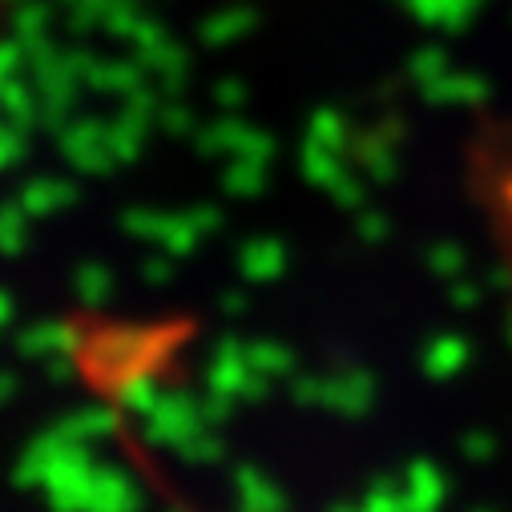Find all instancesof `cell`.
Segmentation results:
<instances>
[{"label": "cell", "mask_w": 512, "mask_h": 512, "mask_svg": "<svg viewBox=\"0 0 512 512\" xmlns=\"http://www.w3.org/2000/svg\"><path fill=\"white\" fill-rule=\"evenodd\" d=\"M5 17H9V0H0V29H5Z\"/></svg>", "instance_id": "1"}]
</instances>
